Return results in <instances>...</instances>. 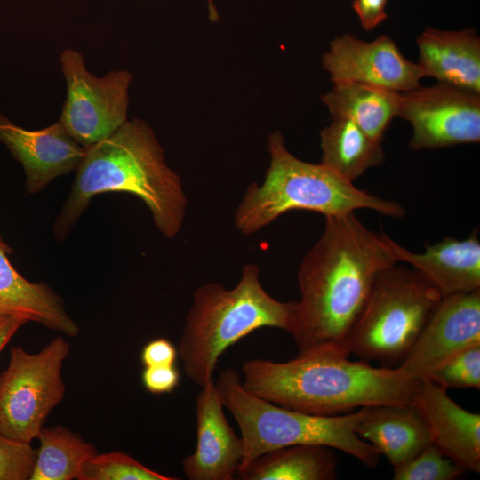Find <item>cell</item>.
<instances>
[{
  "label": "cell",
  "instance_id": "1",
  "mask_svg": "<svg viewBox=\"0 0 480 480\" xmlns=\"http://www.w3.org/2000/svg\"><path fill=\"white\" fill-rule=\"evenodd\" d=\"M392 242L365 227L355 212L325 217L297 275L300 299L289 333L299 351L332 347L347 352V340L375 280L397 263Z\"/></svg>",
  "mask_w": 480,
  "mask_h": 480
},
{
  "label": "cell",
  "instance_id": "2",
  "mask_svg": "<svg viewBox=\"0 0 480 480\" xmlns=\"http://www.w3.org/2000/svg\"><path fill=\"white\" fill-rule=\"evenodd\" d=\"M349 356L337 348L316 347L286 362L250 359L242 365V385L277 405L322 416L412 402L419 380L398 367H374Z\"/></svg>",
  "mask_w": 480,
  "mask_h": 480
},
{
  "label": "cell",
  "instance_id": "3",
  "mask_svg": "<svg viewBox=\"0 0 480 480\" xmlns=\"http://www.w3.org/2000/svg\"><path fill=\"white\" fill-rule=\"evenodd\" d=\"M76 171L71 192L53 223L58 241L67 238L95 196L108 192L140 198L167 238L175 237L182 228L188 201L181 180L166 164L163 148L145 122L127 120L87 148Z\"/></svg>",
  "mask_w": 480,
  "mask_h": 480
},
{
  "label": "cell",
  "instance_id": "4",
  "mask_svg": "<svg viewBox=\"0 0 480 480\" xmlns=\"http://www.w3.org/2000/svg\"><path fill=\"white\" fill-rule=\"evenodd\" d=\"M295 302L270 296L252 263L244 266L232 289L214 282L199 286L177 348L187 377L201 388L212 381L222 353L257 329L273 327L289 332Z\"/></svg>",
  "mask_w": 480,
  "mask_h": 480
},
{
  "label": "cell",
  "instance_id": "5",
  "mask_svg": "<svg viewBox=\"0 0 480 480\" xmlns=\"http://www.w3.org/2000/svg\"><path fill=\"white\" fill-rule=\"evenodd\" d=\"M270 163L263 183L251 184L237 206L235 225L243 235H252L282 214L306 210L327 216L370 209L385 216L402 218L404 208L357 188L322 164L295 157L276 131L268 137Z\"/></svg>",
  "mask_w": 480,
  "mask_h": 480
},
{
  "label": "cell",
  "instance_id": "6",
  "mask_svg": "<svg viewBox=\"0 0 480 480\" xmlns=\"http://www.w3.org/2000/svg\"><path fill=\"white\" fill-rule=\"evenodd\" d=\"M214 382L223 406L241 431L244 453L239 469L268 451L294 444L338 449L370 468L380 461L379 452L356 434L366 407L332 416L283 407L245 390L238 373L231 368L222 370Z\"/></svg>",
  "mask_w": 480,
  "mask_h": 480
},
{
  "label": "cell",
  "instance_id": "7",
  "mask_svg": "<svg viewBox=\"0 0 480 480\" xmlns=\"http://www.w3.org/2000/svg\"><path fill=\"white\" fill-rule=\"evenodd\" d=\"M439 290L415 269L396 265L375 280L346 342V351L384 367L404 361L433 310Z\"/></svg>",
  "mask_w": 480,
  "mask_h": 480
},
{
  "label": "cell",
  "instance_id": "8",
  "mask_svg": "<svg viewBox=\"0 0 480 480\" xmlns=\"http://www.w3.org/2000/svg\"><path fill=\"white\" fill-rule=\"evenodd\" d=\"M69 350L62 337L35 354L21 347L11 348L9 364L0 375V434L26 443L38 438L64 397L61 371Z\"/></svg>",
  "mask_w": 480,
  "mask_h": 480
},
{
  "label": "cell",
  "instance_id": "9",
  "mask_svg": "<svg viewBox=\"0 0 480 480\" xmlns=\"http://www.w3.org/2000/svg\"><path fill=\"white\" fill-rule=\"evenodd\" d=\"M67 98L59 122L85 148L107 139L127 121L132 75L112 70L98 77L86 69L81 52L65 49L60 57Z\"/></svg>",
  "mask_w": 480,
  "mask_h": 480
},
{
  "label": "cell",
  "instance_id": "10",
  "mask_svg": "<svg viewBox=\"0 0 480 480\" xmlns=\"http://www.w3.org/2000/svg\"><path fill=\"white\" fill-rule=\"evenodd\" d=\"M398 116L412 124L414 150L480 140V93L441 83L419 85L401 92Z\"/></svg>",
  "mask_w": 480,
  "mask_h": 480
},
{
  "label": "cell",
  "instance_id": "11",
  "mask_svg": "<svg viewBox=\"0 0 480 480\" xmlns=\"http://www.w3.org/2000/svg\"><path fill=\"white\" fill-rule=\"evenodd\" d=\"M479 343L480 289L444 295L397 367L420 380L452 356Z\"/></svg>",
  "mask_w": 480,
  "mask_h": 480
},
{
  "label": "cell",
  "instance_id": "12",
  "mask_svg": "<svg viewBox=\"0 0 480 480\" xmlns=\"http://www.w3.org/2000/svg\"><path fill=\"white\" fill-rule=\"evenodd\" d=\"M323 66L333 83L360 82L397 92L418 87L425 76L420 66L407 60L385 35L366 42L343 34L330 43Z\"/></svg>",
  "mask_w": 480,
  "mask_h": 480
},
{
  "label": "cell",
  "instance_id": "13",
  "mask_svg": "<svg viewBox=\"0 0 480 480\" xmlns=\"http://www.w3.org/2000/svg\"><path fill=\"white\" fill-rule=\"evenodd\" d=\"M0 141L22 165L28 194L44 189L54 179L76 170L87 148L60 122L41 130H27L0 113Z\"/></svg>",
  "mask_w": 480,
  "mask_h": 480
},
{
  "label": "cell",
  "instance_id": "14",
  "mask_svg": "<svg viewBox=\"0 0 480 480\" xmlns=\"http://www.w3.org/2000/svg\"><path fill=\"white\" fill-rule=\"evenodd\" d=\"M212 380L202 387L196 400V446L182 460L189 480H233L241 466L244 445L223 412Z\"/></svg>",
  "mask_w": 480,
  "mask_h": 480
},
{
  "label": "cell",
  "instance_id": "15",
  "mask_svg": "<svg viewBox=\"0 0 480 480\" xmlns=\"http://www.w3.org/2000/svg\"><path fill=\"white\" fill-rule=\"evenodd\" d=\"M428 378L419 380L412 404L424 420L430 440L464 471H480V414L471 412Z\"/></svg>",
  "mask_w": 480,
  "mask_h": 480
},
{
  "label": "cell",
  "instance_id": "16",
  "mask_svg": "<svg viewBox=\"0 0 480 480\" xmlns=\"http://www.w3.org/2000/svg\"><path fill=\"white\" fill-rule=\"evenodd\" d=\"M397 262L412 266L443 296L480 289V241L477 233L465 239L446 237L426 244L421 253L412 252L393 240Z\"/></svg>",
  "mask_w": 480,
  "mask_h": 480
},
{
  "label": "cell",
  "instance_id": "17",
  "mask_svg": "<svg viewBox=\"0 0 480 480\" xmlns=\"http://www.w3.org/2000/svg\"><path fill=\"white\" fill-rule=\"evenodd\" d=\"M418 64L425 76L480 93V38L472 28L444 31L427 28L417 38Z\"/></svg>",
  "mask_w": 480,
  "mask_h": 480
},
{
  "label": "cell",
  "instance_id": "18",
  "mask_svg": "<svg viewBox=\"0 0 480 480\" xmlns=\"http://www.w3.org/2000/svg\"><path fill=\"white\" fill-rule=\"evenodd\" d=\"M12 249L0 235V315L21 317L75 337L78 324L65 309L62 298L43 282L27 280L12 266Z\"/></svg>",
  "mask_w": 480,
  "mask_h": 480
},
{
  "label": "cell",
  "instance_id": "19",
  "mask_svg": "<svg viewBox=\"0 0 480 480\" xmlns=\"http://www.w3.org/2000/svg\"><path fill=\"white\" fill-rule=\"evenodd\" d=\"M356 434L384 455L393 468L431 444L428 427L412 403L366 407Z\"/></svg>",
  "mask_w": 480,
  "mask_h": 480
},
{
  "label": "cell",
  "instance_id": "20",
  "mask_svg": "<svg viewBox=\"0 0 480 480\" xmlns=\"http://www.w3.org/2000/svg\"><path fill=\"white\" fill-rule=\"evenodd\" d=\"M322 100L333 118L348 119L381 142L389 124L398 116L401 92L360 82H335Z\"/></svg>",
  "mask_w": 480,
  "mask_h": 480
},
{
  "label": "cell",
  "instance_id": "21",
  "mask_svg": "<svg viewBox=\"0 0 480 480\" xmlns=\"http://www.w3.org/2000/svg\"><path fill=\"white\" fill-rule=\"evenodd\" d=\"M338 460L332 448L294 444L268 451L239 469L240 480H333Z\"/></svg>",
  "mask_w": 480,
  "mask_h": 480
},
{
  "label": "cell",
  "instance_id": "22",
  "mask_svg": "<svg viewBox=\"0 0 480 480\" xmlns=\"http://www.w3.org/2000/svg\"><path fill=\"white\" fill-rule=\"evenodd\" d=\"M320 138L321 164L351 182L369 168L383 163L381 142L348 119L334 117L320 132Z\"/></svg>",
  "mask_w": 480,
  "mask_h": 480
},
{
  "label": "cell",
  "instance_id": "23",
  "mask_svg": "<svg viewBox=\"0 0 480 480\" xmlns=\"http://www.w3.org/2000/svg\"><path fill=\"white\" fill-rule=\"evenodd\" d=\"M29 480L78 479L97 449L80 435L62 426L44 427Z\"/></svg>",
  "mask_w": 480,
  "mask_h": 480
},
{
  "label": "cell",
  "instance_id": "24",
  "mask_svg": "<svg viewBox=\"0 0 480 480\" xmlns=\"http://www.w3.org/2000/svg\"><path fill=\"white\" fill-rule=\"evenodd\" d=\"M144 466L121 452L96 454L84 467L78 480H177Z\"/></svg>",
  "mask_w": 480,
  "mask_h": 480
},
{
  "label": "cell",
  "instance_id": "25",
  "mask_svg": "<svg viewBox=\"0 0 480 480\" xmlns=\"http://www.w3.org/2000/svg\"><path fill=\"white\" fill-rule=\"evenodd\" d=\"M465 471L432 443L407 462L394 468L395 480H454Z\"/></svg>",
  "mask_w": 480,
  "mask_h": 480
},
{
  "label": "cell",
  "instance_id": "26",
  "mask_svg": "<svg viewBox=\"0 0 480 480\" xmlns=\"http://www.w3.org/2000/svg\"><path fill=\"white\" fill-rule=\"evenodd\" d=\"M427 378L450 388H480V343L452 356L437 366Z\"/></svg>",
  "mask_w": 480,
  "mask_h": 480
},
{
  "label": "cell",
  "instance_id": "27",
  "mask_svg": "<svg viewBox=\"0 0 480 480\" xmlns=\"http://www.w3.org/2000/svg\"><path fill=\"white\" fill-rule=\"evenodd\" d=\"M36 450L31 443L0 434V480H28L33 472Z\"/></svg>",
  "mask_w": 480,
  "mask_h": 480
},
{
  "label": "cell",
  "instance_id": "28",
  "mask_svg": "<svg viewBox=\"0 0 480 480\" xmlns=\"http://www.w3.org/2000/svg\"><path fill=\"white\" fill-rule=\"evenodd\" d=\"M141 380L152 394L171 393L179 385L180 372L174 365L145 366Z\"/></svg>",
  "mask_w": 480,
  "mask_h": 480
},
{
  "label": "cell",
  "instance_id": "29",
  "mask_svg": "<svg viewBox=\"0 0 480 480\" xmlns=\"http://www.w3.org/2000/svg\"><path fill=\"white\" fill-rule=\"evenodd\" d=\"M178 349L166 339L150 340L142 348L140 360L144 366L174 365Z\"/></svg>",
  "mask_w": 480,
  "mask_h": 480
},
{
  "label": "cell",
  "instance_id": "30",
  "mask_svg": "<svg viewBox=\"0 0 480 480\" xmlns=\"http://www.w3.org/2000/svg\"><path fill=\"white\" fill-rule=\"evenodd\" d=\"M386 5L387 0H354L352 4L365 30L373 29L387 19Z\"/></svg>",
  "mask_w": 480,
  "mask_h": 480
},
{
  "label": "cell",
  "instance_id": "31",
  "mask_svg": "<svg viewBox=\"0 0 480 480\" xmlns=\"http://www.w3.org/2000/svg\"><path fill=\"white\" fill-rule=\"evenodd\" d=\"M27 320L14 316L0 315V354L7 346L17 331Z\"/></svg>",
  "mask_w": 480,
  "mask_h": 480
},
{
  "label": "cell",
  "instance_id": "32",
  "mask_svg": "<svg viewBox=\"0 0 480 480\" xmlns=\"http://www.w3.org/2000/svg\"><path fill=\"white\" fill-rule=\"evenodd\" d=\"M208 3H209L210 16L212 19H214L217 17L216 10L212 4V0H208Z\"/></svg>",
  "mask_w": 480,
  "mask_h": 480
}]
</instances>
